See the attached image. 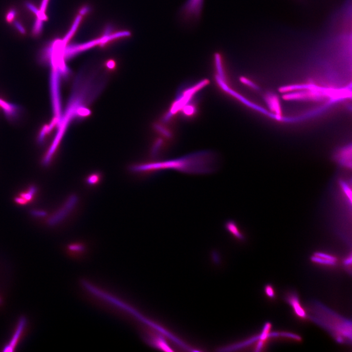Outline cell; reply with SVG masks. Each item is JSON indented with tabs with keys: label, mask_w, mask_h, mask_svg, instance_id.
I'll use <instances>...</instances> for the list:
<instances>
[{
	"label": "cell",
	"mask_w": 352,
	"mask_h": 352,
	"mask_svg": "<svg viewBox=\"0 0 352 352\" xmlns=\"http://www.w3.org/2000/svg\"><path fill=\"white\" fill-rule=\"evenodd\" d=\"M32 214L37 217H43L45 216V213L42 211L34 210L32 211Z\"/></svg>",
	"instance_id": "cell-19"
},
{
	"label": "cell",
	"mask_w": 352,
	"mask_h": 352,
	"mask_svg": "<svg viewBox=\"0 0 352 352\" xmlns=\"http://www.w3.org/2000/svg\"><path fill=\"white\" fill-rule=\"evenodd\" d=\"M339 184L343 192L350 201V204H351L352 202V194L350 187L345 181L342 180L339 181Z\"/></svg>",
	"instance_id": "cell-10"
},
{
	"label": "cell",
	"mask_w": 352,
	"mask_h": 352,
	"mask_svg": "<svg viewBox=\"0 0 352 352\" xmlns=\"http://www.w3.org/2000/svg\"><path fill=\"white\" fill-rule=\"evenodd\" d=\"M36 191V187L32 186L26 192L21 193L19 197L16 198L15 201L19 204H25L32 199Z\"/></svg>",
	"instance_id": "cell-7"
},
{
	"label": "cell",
	"mask_w": 352,
	"mask_h": 352,
	"mask_svg": "<svg viewBox=\"0 0 352 352\" xmlns=\"http://www.w3.org/2000/svg\"><path fill=\"white\" fill-rule=\"evenodd\" d=\"M216 163L210 153L201 152L164 162L137 166V172L151 173L157 171L174 170L184 173L205 174L215 171Z\"/></svg>",
	"instance_id": "cell-1"
},
{
	"label": "cell",
	"mask_w": 352,
	"mask_h": 352,
	"mask_svg": "<svg viewBox=\"0 0 352 352\" xmlns=\"http://www.w3.org/2000/svg\"><path fill=\"white\" fill-rule=\"evenodd\" d=\"M25 321L24 319H21L11 339L8 344L5 347L6 351L10 350L11 351L13 349L15 348L25 332Z\"/></svg>",
	"instance_id": "cell-5"
},
{
	"label": "cell",
	"mask_w": 352,
	"mask_h": 352,
	"mask_svg": "<svg viewBox=\"0 0 352 352\" xmlns=\"http://www.w3.org/2000/svg\"><path fill=\"white\" fill-rule=\"evenodd\" d=\"M335 160L341 165L351 169L352 168L351 146L340 149L335 155Z\"/></svg>",
	"instance_id": "cell-4"
},
{
	"label": "cell",
	"mask_w": 352,
	"mask_h": 352,
	"mask_svg": "<svg viewBox=\"0 0 352 352\" xmlns=\"http://www.w3.org/2000/svg\"><path fill=\"white\" fill-rule=\"evenodd\" d=\"M264 291L266 295L269 298H274L275 297V291L271 285H266L264 287Z\"/></svg>",
	"instance_id": "cell-15"
},
{
	"label": "cell",
	"mask_w": 352,
	"mask_h": 352,
	"mask_svg": "<svg viewBox=\"0 0 352 352\" xmlns=\"http://www.w3.org/2000/svg\"><path fill=\"white\" fill-rule=\"evenodd\" d=\"M311 260L318 264L334 265L337 263V259L334 256L322 252H316L311 257Z\"/></svg>",
	"instance_id": "cell-6"
},
{
	"label": "cell",
	"mask_w": 352,
	"mask_h": 352,
	"mask_svg": "<svg viewBox=\"0 0 352 352\" xmlns=\"http://www.w3.org/2000/svg\"><path fill=\"white\" fill-rule=\"evenodd\" d=\"M229 226L231 227V231H230L235 237L241 240H242L243 239V236L241 233L239 229L235 223L234 222H231L230 225Z\"/></svg>",
	"instance_id": "cell-13"
},
{
	"label": "cell",
	"mask_w": 352,
	"mask_h": 352,
	"mask_svg": "<svg viewBox=\"0 0 352 352\" xmlns=\"http://www.w3.org/2000/svg\"><path fill=\"white\" fill-rule=\"evenodd\" d=\"M282 335L284 336L289 337L290 338H292L294 339H296L297 340H301V338L299 336H298V335H295L294 334L291 333L284 332V333H282Z\"/></svg>",
	"instance_id": "cell-18"
},
{
	"label": "cell",
	"mask_w": 352,
	"mask_h": 352,
	"mask_svg": "<svg viewBox=\"0 0 352 352\" xmlns=\"http://www.w3.org/2000/svg\"><path fill=\"white\" fill-rule=\"evenodd\" d=\"M344 264L345 265H349V264L351 265L352 264V255L351 254L350 255V256H348L344 261Z\"/></svg>",
	"instance_id": "cell-20"
},
{
	"label": "cell",
	"mask_w": 352,
	"mask_h": 352,
	"mask_svg": "<svg viewBox=\"0 0 352 352\" xmlns=\"http://www.w3.org/2000/svg\"><path fill=\"white\" fill-rule=\"evenodd\" d=\"M26 7L32 12H33L36 15V16L38 17V18L42 20H45L47 18L44 14H42L41 13L40 11L33 4H32L31 3L27 2L26 3Z\"/></svg>",
	"instance_id": "cell-12"
},
{
	"label": "cell",
	"mask_w": 352,
	"mask_h": 352,
	"mask_svg": "<svg viewBox=\"0 0 352 352\" xmlns=\"http://www.w3.org/2000/svg\"><path fill=\"white\" fill-rule=\"evenodd\" d=\"M286 300L291 306L294 313L299 318L306 319L307 314L302 307L297 294L294 291L287 293L285 296Z\"/></svg>",
	"instance_id": "cell-3"
},
{
	"label": "cell",
	"mask_w": 352,
	"mask_h": 352,
	"mask_svg": "<svg viewBox=\"0 0 352 352\" xmlns=\"http://www.w3.org/2000/svg\"><path fill=\"white\" fill-rule=\"evenodd\" d=\"M267 101L270 108L274 110L277 114L280 115L281 110L277 98L275 96L269 95L267 97Z\"/></svg>",
	"instance_id": "cell-9"
},
{
	"label": "cell",
	"mask_w": 352,
	"mask_h": 352,
	"mask_svg": "<svg viewBox=\"0 0 352 352\" xmlns=\"http://www.w3.org/2000/svg\"><path fill=\"white\" fill-rule=\"evenodd\" d=\"M270 328V323L267 322L264 325L262 333L259 335V338L261 340H265L268 337H269V333Z\"/></svg>",
	"instance_id": "cell-14"
},
{
	"label": "cell",
	"mask_w": 352,
	"mask_h": 352,
	"mask_svg": "<svg viewBox=\"0 0 352 352\" xmlns=\"http://www.w3.org/2000/svg\"><path fill=\"white\" fill-rule=\"evenodd\" d=\"M16 15V11L15 9H11L6 15V20L8 22H12Z\"/></svg>",
	"instance_id": "cell-16"
},
{
	"label": "cell",
	"mask_w": 352,
	"mask_h": 352,
	"mask_svg": "<svg viewBox=\"0 0 352 352\" xmlns=\"http://www.w3.org/2000/svg\"><path fill=\"white\" fill-rule=\"evenodd\" d=\"M0 105L4 109V112L9 118H12L16 116L17 110L18 107L15 105L5 102L0 99Z\"/></svg>",
	"instance_id": "cell-8"
},
{
	"label": "cell",
	"mask_w": 352,
	"mask_h": 352,
	"mask_svg": "<svg viewBox=\"0 0 352 352\" xmlns=\"http://www.w3.org/2000/svg\"><path fill=\"white\" fill-rule=\"evenodd\" d=\"M14 24L20 33L22 34H24L25 33L24 28L18 21H15L14 22Z\"/></svg>",
	"instance_id": "cell-17"
},
{
	"label": "cell",
	"mask_w": 352,
	"mask_h": 352,
	"mask_svg": "<svg viewBox=\"0 0 352 352\" xmlns=\"http://www.w3.org/2000/svg\"><path fill=\"white\" fill-rule=\"evenodd\" d=\"M310 318L327 330L339 343H352V323L320 302L313 301L310 305Z\"/></svg>",
	"instance_id": "cell-2"
},
{
	"label": "cell",
	"mask_w": 352,
	"mask_h": 352,
	"mask_svg": "<svg viewBox=\"0 0 352 352\" xmlns=\"http://www.w3.org/2000/svg\"><path fill=\"white\" fill-rule=\"evenodd\" d=\"M43 28V20L37 18L35 20L32 28V33L35 36L39 35Z\"/></svg>",
	"instance_id": "cell-11"
}]
</instances>
